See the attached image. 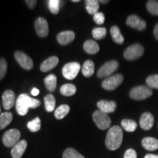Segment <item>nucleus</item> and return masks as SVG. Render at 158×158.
<instances>
[{
  "mask_svg": "<svg viewBox=\"0 0 158 158\" xmlns=\"http://www.w3.org/2000/svg\"><path fill=\"white\" fill-rule=\"evenodd\" d=\"M41 102L37 99L32 98L27 94H21L18 97L15 108L20 116H25L28 113L29 108H36L40 106Z\"/></svg>",
  "mask_w": 158,
  "mask_h": 158,
  "instance_id": "f257e3e1",
  "label": "nucleus"
},
{
  "mask_svg": "<svg viewBox=\"0 0 158 158\" xmlns=\"http://www.w3.org/2000/svg\"><path fill=\"white\" fill-rule=\"evenodd\" d=\"M123 141V132L118 125L111 127L108 130L106 138V146L108 149L116 150L121 146Z\"/></svg>",
  "mask_w": 158,
  "mask_h": 158,
  "instance_id": "f03ea898",
  "label": "nucleus"
},
{
  "mask_svg": "<svg viewBox=\"0 0 158 158\" xmlns=\"http://www.w3.org/2000/svg\"><path fill=\"white\" fill-rule=\"evenodd\" d=\"M94 123L100 130H106L110 127L111 120L107 114L100 110H97L92 114Z\"/></svg>",
  "mask_w": 158,
  "mask_h": 158,
  "instance_id": "7ed1b4c3",
  "label": "nucleus"
},
{
  "mask_svg": "<svg viewBox=\"0 0 158 158\" xmlns=\"http://www.w3.org/2000/svg\"><path fill=\"white\" fill-rule=\"evenodd\" d=\"M152 94V89L148 86H137L130 92V97L133 100H141L147 99Z\"/></svg>",
  "mask_w": 158,
  "mask_h": 158,
  "instance_id": "20e7f679",
  "label": "nucleus"
},
{
  "mask_svg": "<svg viewBox=\"0 0 158 158\" xmlns=\"http://www.w3.org/2000/svg\"><path fill=\"white\" fill-rule=\"evenodd\" d=\"M21 138V133L17 129H11L6 131L2 136V142L7 147H13Z\"/></svg>",
  "mask_w": 158,
  "mask_h": 158,
  "instance_id": "39448f33",
  "label": "nucleus"
},
{
  "mask_svg": "<svg viewBox=\"0 0 158 158\" xmlns=\"http://www.w3.org/2000/svg\"><path fill=\"white\" fill-rule=\"evenodd\" d=\"M143 45L139 43H135L126 48L124 52V57L127 60H134L143 56Z\"/></svg>",
  "mask_w": 158,
  "mask_h": 158,
  "instance_id": "423d86ee",
  "label": "nucleus"
},
{
  "mask_svg": "<svg viewBox=\"0 0 158 158\" xmlns=\"http://www.w3.org/2000/svg\"><path fill=\"white\" fill-rule=\"evenodd\" d=\"M124 77L121 74H116L108 77L102 82V86L105 89L108 91L114 90L122 84Z\"/></svg>",
  "mask_w": 158,
  "mask_h": 158,
  "instance_id": "0eeeda50",
  "label": "nucleus"
},
{
  "mask_svg": "<svg viewBox=\"0 0 158 158\" xmlns=\"http://www.w3.org/2000/svg\"><path fill=\"white\" fill-rule=\"evenodd\" d=\"M81 69V65L78 62H70L63 67L62 75L68 80H73L78 76Z\"/></svg>",
  "mask_w": 158,
  "mask_h": 158,
  "instance_id": "6e6552de",
  "label": "nucleus"
},
{
  "mask_svg": "<svg viewBox=\"0 0 158 158\" xmlns=\"http://www.w3.org/2000/svg\"><path fill=\"white\" fill-rule=\"evenodd\" d=\"M118 65H119L118 62L116 60H110L106 62L98 70V74H97L98 77L102 78L110 76V74L113 73L114 72H115L117 70Z\"/></svg>",
  "mask_w": 158,
  "mask_h": 158,
  "instance_id": "1a4fd4ad",
  "label": "nucleus"
},
{
  "mask_svg": "<svg viewBox=\"0 0 158 158\" xmlns=\"http://www.w3.org/2000/svg\"><path fill=\"white\" fill-rule=\"evenodd\" d=\"M15 58L19 63L20 66L23 68L25 70H29L33 68V61L30 57L27 56V54L22 52V51H15L14 54Z\"/></svg>",
  "mask_w": 158,
  "mask_h": 158,
  "instance_id": "9d476101",
  "label": "nucleus"
},
{
  "mask_svg": "<svg viewBox=\"0 0 158 158\" xmlns=\"http://www.w3.org/2000/svg\"><path fill=\"white\" fill-rule=\"evenodd\" d=\"M126 24L138 31H143L147 28V23L136 15H131L126 20Z\"/></svg>",
  "mask_w": 158,
  "mask_h": 158,
  "instance_id": "9b49d317",
  "label": "nucleus"
},
{
  "mask_svg": "<svg viewBox=\"0 0 158 158\" xmlns=\"http://www.w3.org/2000/svg\"><path fill=\"white\" fill-rule=\"evenodd\" d=\"M35 28L39 37H45L48 35V23L46 20L42 17H39L36 19L35 22Z\"/></svg>",
  "mask_w": 158,
  "mask_h": 158,
  "instance_id": "f8f14e48",
  "label": "nucleus"
},
{
  "mask_svg": "<svg viewBox=\"0 0 158 158\" xmlns=\"http://www.w3.org/2000/svg\"><path fill=\"white\" fill-rule=\"evenodd\" d=\"M155 118L149 112H145L142 114L139 120L140 127L144 130H149L153 127Z\"/></svg>",
  "mask_w": 158,
  "mask_h": 158,
  "instance_id": "ddd939ff",
  "label": "nucleus"
},
{
  "mask_svg": "<svg viewBox=\"0 0 158 158\" xmlns=\"http://www.w3.org/2000/svg\"><path fill=\"white\" fill-rule=\"evenodd\" d=\"M15 102V94L12 90H6L2 94V106L5 110L13 108Z\"/></svg>",
  "mask_w": 158,
  "mask_h": 158,
  "instance_id": "4468645a",
  "label": "nucleus"
},
{
  "mask_svg": "<svg viewBox=\"0 0 158 158\" xmlns=\"http://www.w3.org/2000/svg\"><path fill=\"white\" fill-rule=\"evenodd\" d=\"M75 37H76V35L73 31H64L59 33L56 39L59 44L66 45L73 42L74 40Z\"/></svg>",
  "mask_w": 158,
  "mask_h": 158,
  "instance_id": "2eb2a0df",
  "label": "nucleus"
},
{
  "mask_svg": "<svg viewBox=\"0 0 158 158\" xmlns=\"http://www.w3.org/2000/svg\"><path fill=\"white\" fill-rule=\"evenodd\" d=\"M27 147V142L21 140L15 144L11 150V155L13 158H21Z\"/></svg>",
  "mask_w": 158,
  "mask_h": 158,
  "instance_id": "dca6fc26",
  "label": "nucleus"
},
{
  "mask_svg": "<svg viewBox=\"0 0 158 158\" xmlns=\"http://www.w3.org/2000/svg\"><path fill=\"white\" fill-rule=\"evenodd\" d=\"M99 110L106 114L113 113L116 108V103L114 101H108V100H100L97 104Z\"/></svg>",
  "mask_w": 158,
  "mask_h": 158,
  "instance_id": "f3484780",
  "label": "nucleus"
},
{
  "mask_svg": "<svg viewBox=\"0 0 158 158\" xmlns=\"http://www.w3.org/2000/svg\"><path fill=\"white\" fill-rule=\"evenodd\" d=\"M59 58L57 56H51L45 59L44 62H43L40 65V70L42 72H48V71L52 70L58 64Z\"/></svg>",
  "mask_w": 158,
  "mask_h": 158,
  "instance_id": "a211bd4d",
  "label": "nucleus"
},
{
  "mask_svg": "<svg viewBox=\"0 0 158 158\" xmlns=\"http://www.w3.org/2000/svg\"><path fill=\"white\" fill-rule=\"evenodd\" d=\"M142 146L148 151H155L158 149V140L155 138L146 137L142 140Z\"/></svg>",
  "mask_w": 158,
  "mask_h": 158,
  "instance_id": "6ab92c4d",
  "label": "nucleus"
},
{
  "mask_svg": "<svg viewBox=\"0 0 158 158\" xmlns=\"http://www.w3.org/2000/svg\"><path fill=\"white\" fill-rule=\"evenodd\" d=\"M84 49L89 54H95L100 50V46L94 40H88L84 43Z\"/></svg>",
  "mask_w": 158,
  "mask_h": 158,
  "instance_id": "aec40b11",
  "label": "nucleus"
},
{
  "mask_svg": "<svg viewBox=\"0 0 158 158\" xmlns=\"http://www.w3.org/2000/svg\"><path fill=\"white\" fill-rule=\"evenodd\" d=\"M110 35H111L112 39L114 42L117 43V44H122L124 41V38L123 35H122L121 31L117 26H113L110 28Z\"/></svg>",
  "mask_w": 158,
  "mask_h": 158,
  "instance_id": "412c9836",
  "label": "nucleus"
},
{
  "mask_svg": "<svg viewBox=\"0 0 158 158\" xmlns=\"http://www.w3.org/2000/svg\"><path fill=\"white\" fill-rule=\"evenodd\" d=\"M44 84L47 89L50 92H54L56 88L57 78L55 75L50 74L44 79Z\"/></svg>",
  "mask_w": 158,
  "mask_h": 158,
  "instance_id": "4be33fe9",
  "label": "nucleus"
},
{
  "mask_svg": "<svg viewBox=\"0 0 158 158\" xmlns=\"http://www.w3.org/2000/svg\"><path fill=\"white\" fill-rule=\"evenodd\" d=\"M13 118V114L10 112H5V113L0 114V130L7 127L11 123Z\"/></svg>",
  "mask_w": 158,
  "mask_h": 158,
  "instance_id": "5701e85b",
  "label": "nucleus"
},
{
  "mask_svg": "<svg viewBox=\"0 0 158 158\" xmlns=\"http://www.w3.org/2000/svg\"><path fill=\"white\" fill-rule=\"evenodd\" d=\"M82 73L86 77H91L94 72V64L92 60H86L83 64Z\"/></svg>",
  "mask_w": 158,
  "mask_h": 158,
  "instance_id": "b1692460",
  "label": "nucleus"
},
{
  "mask_svg": "<svg viewBox=\"0 0 158 158\" xmlns=\"http://www.w3.org/2000/svg\"><path fill=\"white\" fill-rule=\"evenodd\" d=\"M86 9L90 15H94L98 13V10L100 8L99 1L97 0H86Z\"/></svg>",
  "mask_w": 158,
  "mask_h": 158,
  "instance_id": "393cba45",
  "label": "nucleus"
},
{
  "mask_svg": "<svg viewBox=\"0 0 158 158\" xmlns=\"http://www.w3.org/2000/svg\"><path fill=\"white\" fill-rule=\"evenodd\" d=\"M70 112V106L68 105L64 104L62 106H59L58 108L55 110L54 115L57 119H62L65 116L68 115Z\"/></svg>",
  "mask_w": 158,
  "mask_h": 158,
  "instance_id": "a878e982",
  "label": "nucleus"
},
{
  "mask_svg": "<svg viewBox=\"0 0 158 158\" xmlns=\"http://www.w3.org/2000/svg\"><path fill=\"white\" fill-rule=\"evenodd\" d=\"M121 125L124 130L129 133L134 132L138 127V124L134 120L124 118L121 122Z\"/></svg>",
  "mask_w": 158,
  "mask_h": 158,
  "instance_id": "bb28decb",
  "label": "nucleus"
},
{
  "mask_svg": "<svg viewBox=\"0 0 158 158\" xmlns=\"http://www.w3.org/2000/svg\"><path fill=\"white\" fill-rule=\"evenodd\" d=\"M60 92L62 95L70 97L73 95L76 92V86L72 84H67L62 85L60 88Z\"/></svg>",
  "mask_w": 158,
  "mask_h": 158,
  "instance_id": "cd10ccee",
  "label": "nucleus"
},
{
  "mask_svg": "<svg viewBox=\"0 0 158 158\" xmlns=\"http://www.w3.org/2000/svg\"><path fill=\"white\" fill-rule=\"evenodd\" d=\"M45 108L48 112H51L55 109V104H56V100L53 94H48L45 97Z\"/></svg>",
  "mask_w": 158,
  "mask_h": 158,
  "instance_id": "c85d7f7f",
  "label": "nucleus"
},
{
  "mask_svg": "<svg viewBox=\"0 0 158 158\" xmlns=\"http://www.w3.org/2000/svg\"><path fill=\"white\" fill-rule=\"evenodd\" d=\"M27 127L32 133H36V132L39 131L41 127L40 118L39 117H36L31 121L27 123Z\"/></svg>",
  "mask_w": 158,
  "mask_h": 158,
  "instance_id": "c756f323",
  "label": "nucleus"
},
{
  "mask_svg": "<svg viewBox=\"0 0 158 158\" xmlns=\"http://www.w3.org/2000/svg\"><path fill=\"white\" fill-rule=\"evenodd\" d=\"M92 34L94 39L101 40L106 36L107 30L104 27H97V28L93 29Z\"/></svg>",
  "mask_w": 158,
  "mask_h": 158,
  "instance_id": "7c9ffc66",
  "label": "nucleus"
},
{
  "mask_svg": "<svg viewBox=\"0 0 158 158\" xmlns=\"http://www.w3.org/2000/svg\"><path fill=\"white\" fill-rule=\"evenodd\" d=\"M63 158H85L73 148H68L63 153Z\"/></svg>",
  "mask_w": 158,
  "mask_h": 158,
  "instance_id": "2f4dec72",
  "label": "nucleus"
},
{
  "mask_svg": "<svg viewBox=\"0 0 158 158\" xmlns=\"http://www.w3.org/2000/svg\"><path fill=\"white\" fill-rule=\"evenodd\" d=\"M147 8L151 14L158 15V1L149 0L147 2Z\"/></svg>",
  "mask_w": 158,
  "mask_h": 158,
  "instance_id": "473e14b6",
  "label": "nucleus"
},
{
  "mask_svg": "<svg viewBox=\"0 0 158 158\" xmlns=\"http://www.w3.org/2000/svg\"><path fill=\"white\" fill-rule=\"evenodd\" d=\"M146 83L150 88L158 89V74L151 75L146 79Z\"/></svg>",
  "mask_w": 158,
  "mask_h": 158,
  "instance_id": "72a5a7b5",
  "label": "nucleus"
},
{
  "mask_svg": "<svg viewBox=\"0 0 158 158\" xmlns=\"http://www.w3.org/2000/svg\"><path fill=\"white\" fill-rule=\"evenodd\" d=\"M48 2V8L51 13L56 15L59 12V5H60V1L59 0H49Z\"/></svg>",
  "mask_w": 158,
  "mask_h": 158,
  "instance_id": "f704fd0d",
  "label": "nucleus"
},
{
  "mask_svg": "<svg viewBox=\"0 0 158 158\" xmlns=\"http://www.w3.org/2000/svg\"><path fill=\"white\" fill-rule=\"evenodd\" d=\"M7 69V62L4 58L0 57V81L5 76Z\"/></svg>",
  "mask_w": 158,
  "mask_h": 158,
  "instance_id": "c9c22d12",
  "label": "nucleus"
},
{
  "mask_svg": "<svg viewBox=\"0 0 158 158\" xmlns=\"http://www.w3.org/2000/svg\"><path fill=\"white\" fill-rule=\"evenodd\" d=\"M93 19L97 24L98 25H102L105 22V15L102 13H97L96 14L94 15Z\"/></svg>",
  "mask_w": 158,
  "mask_h": 158,
  "instance_id": "e433bc0d",
  "label": "nucleus"
},
{
  "mask_svg": "<svg viewBox=\"0 0 158 158\" xmlns=\"http://www.w3.org/2000/svg\"><path fill=\"white\" fill-rule=\"evenodd\" d=\"M124 158H137V153L133 149H129L125 152Z\"/></svg>",
  "mask_w": 158,
  "mask_h": 158,
  "instance_id": "4c0bfd02",
  "label": "nucleus"
},
{
  "mask_svg": "<svg viewBox=\"0 0 158 158\" xmlns=\"http://www.w3.org/2000/svg\"><path fill=\"white\" fill-rule=\"evenodd\" d=\"M26 3H27V5H28L29 8L33 9L35 6H36L37 1L36 0H27V1H26Z\"/></svg>",
  "mask_w": 158,
  "mask_h": 158,
  "instance_id": "58836bf2",
  "label": "nucleus"
},
{
  "mask_svg": "<svg viewBox=\"0 0 158 158\" xmlns=\"http://www.w3.org/2000/svg\"><path fill=\"white\" fill-rule=\"evenodd\" d=\"M154 35H155L156 40H158V23L155 25V29H154Z\"/></svg>",
  "mask_w": 158,
  "mask_h": 158,
  "instance_id": "ea45409f",
  "label": "nucleus"
},
{
  "mask_svg": "<svg viewBox=\"0 0 158 158\" xmlns=\"http://www.w3.org/2000/svg\"><path fill=\"white\" fill-rule=\"evenodd\" d=\"M39 93H40V90L37 89V88H33L32 90H31V94H32L33 96L38 95Z\"/></svg>",
  "mask_w": 158,
  "mask_h": 158,
  "instance_id": "a19ab883",
  "label": "nucleus"
},
{
  "mask_svg": "<svg viewBox=\"0 0 158 158\" xmlns=\"http://www.w3.org/2000/svg\"><path fill=\"white\" fill-rule=\"evenodd\" d=\"M144 158H158V155H152V154H148V155H145Z\"/></svg>",
  "mask_w": 158,
  "mask_h": 158,
  "instance_id": "79ce46f5",
  "label": "nucleus"
},
{
  "mask_svg": "<svg viewBox=\"0 0 158 158\" xmlns=\"http://www.w3.org/2000/svg\"><path fill=\"white\" fill-rule=\"evenodd\" d=\"M108 2H109L108 0H106V1H103V0H100V1H99V2L102 3V4H106V3H108Z\"/></svg>",
  "mask_w": 158,
  "mask_h": 158,
  "instance_id": "37998d69",
  "label": "nucleus"
},
{
  "mask_svg": "<svg viewBox=\"0 0 158 158\" xmlns=\"http://www.w3.org/2000/svg\"><path fill=\"white\" fill-rule=\"evenodd\" d=\"M73 2H78L79 0H72Z\"/></svg>",
  "mask_w": 158,
  "mask_h": 158,
  "instance_id": "c03bdc74",
  "label": "nucleus"
},
{
  "mask_svg": "<svg viewBox=\"0 0 158 158\" xmlns=\"http://www.w3.org/2000/svg\"><path fill=\"white\" fill-rule=\"evenodd\" d=\"M0 112H1V108H0Z\"/></svg>",
  "mask_w": 158,
  "mask_h": 158,
  "instance_id": "a18cd8bd",
  "label": "nucleus"
}]
</instances>
